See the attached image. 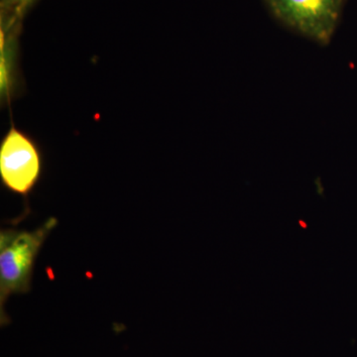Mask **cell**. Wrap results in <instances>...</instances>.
<instances>
[{"label": "cell", "instance_id": "6da1fadb", "mask_svg": "<svg viewBox=\"0 0 357 357\" xmlns=\"http://www.w3.org/2000/svg\"><path fill=\"white\" fill-rule=\"evenodd\" d=\"M58 220L49 218L38 229H2L0 231V321L9 323L6 304L10 296L27 294L31 289L33 270L47 237Z\"/></svg>", "mask_w": 357, "mask_h": 357}, {"label": "cell", "instance_id": "7a4b0ae2", "mask_svg": "<svg viewBox=\"0 0 357 357\" xmlns=\"http://www.w3.org/2000/svg\"><path fill=\"white\" fill-rule=\"evenodd\" d=\"M274 17L321 46L332 41L347 0H264Z\"/></svg>", "mask_w": 357, "mask_h": 357}, {"label": "cell", "instance_id": "3957f363", "mask_svg": "<svg viewBox=\"0 0 357 357\" xmlns=\"http://www.w3.org/2000/svg\"><path fill=\"white\" fill-rule=\"evenodd\" d=\"M43 172L38 145L28 134L13 126L0 144V178L8 191L29 196Z\"/></svg>", "mask_w": 357, "mask_h": 357}, {"label": "cell", "instance_id": "277c9868", "mask_svg": "<svg viewBox=\"0 0 357 357\" xmlns=\"http://www.w3.org/2000/svg\"><path fill=\"white\" fill-rule=\"evenodd\" d=\"M36 1L37 0H1L2 10H4V14L21 18L28 7Z\"/></svg>", "mask_w": 357, "mask_h": 357}]
</instances>
